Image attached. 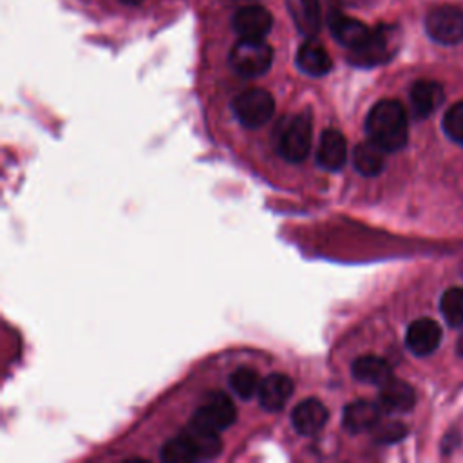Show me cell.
<instances>
[{"label":"cell","mask_w":463,"mask_h":463,"mask_svg":"<svg viewBox=\"0 0 463 463\" xmlns=\"http://www.w3.org/2000/svg\"><path fill=\"white\" fill-rule=\"evenodd\" d=\"M427 34L443 45L463 40V9L454 5H438L425 16Z\"/></svg>","instance_id":"8992f818"},{"label":"cell","mask_w":463,"mask_h":463,"mask_svg":"<svg viewBox=\"0 0 463 463\" xmlns=\"http://www.w3.org/2000/svg\"><path fill=\"white\" fill-rule=\"evenodd\" d=\"M443 101V89L438 81L418 80L411 87V109L416 118L430 116Z\"/></svg>","instance_id":"5bb4252c"},{"label":"cell","mask_w":463,"mask_h":463,"mask_svg":"<svg viewBox=\"0 0 463 463\" xmlns=\"http://www.w3.org/2000/svg\"><path fill=\"white\" fill-rule=\"evenodd\" d=\"M288 13L300 34L313 38L320 31V5L318 0H286Z\"/></svg>","instance_id":"ac0fdd59"},{"label":"cell","mask_w":463,"mask_h":463,"mask_svg":"<svg viewBox=\"0 0 463 463\" xmlns=\"http://www.w3.org/2000/svg\"><path fill=\"white\" fill-rule=\"evenodd\" d=\"M353 376L364 383H373V385H382L387 380H391V367L389 364L376 356V354H364L358 356L353 362Z\"/></svg>","instance_id":"d6986e66"},{"label":"cell","mask_w":463,"mask_h":463,"mask_svg":"<svg viewBox=\"0 0 463 463\" xmlns=\"http://www.w3.org/2000/svg\"><path fill=\"white\" fill-rule=\"evenodd\" d=\"M259 385H260L259 374L251 367H239L230 374V387L242 400H248L255 392H259Z\"/></svg>","instance_id":"603a6c76"},{"label":"cell","mask_w":463,"mask_h":463,"mask_svg":"<svg viewBox=\"0 0 463 463\" xmlns=\"http://www.w3.org/2000/svg\"><path fill=\"white\" fill-rule=\"evenodd\" d=\"M353 165L362 175H376L385 166V150L374 141H364L353 150Z\"/></svg>","instance_id":"44dd1931"},{"label":"cell","mask_w":463,"mask_h":463,"mask_svg":"<svg viewBox=\"0 0 463 463\" xmlns=\"http://www.w3.org/2000/svg\"><path fill=\"white\" fill-rule=\"evenodd\" d=\"M443 130L445 134L456 141L463 145V101L452 105L445 116H443Z\"/></svg>","instance_id":"d4e9b609"},{"label":"cell","mask_w":463,"mask_h":463,"mask_svg":"<svg viewBox=\"0 0 463 463\" xmlns=\"http://www.w3.org/2000/svg\"><path fill=\"white\" fill-rule=\"evenodd\" d=\"M365 132L385 152H396L407 143L405 109L394 99L378 101L365 118Z\"/></svg>","instance_id":"6da1fadb"},{"label":"cell","mask_w":463,"mask_h":463,"mask_svg":"<svg viewBox=\"0 0 463 463\" xmlns=\"http://www.w3.org/2000/svg\"><path fill=\"white\" fill-rule=\"evenodd\" d=\"M347 159V143L340 130L326 128L320 134L317 163L326 170H340Z\"/></svg>","instance_id":"8fae6325"},{"label":"cell","mask_w":463,"mask_h":463,"mask_svg":"<svg viewBox=\"0 0 463 463\" xmlns=\"http://www.w3.org/2000/svg\"><path fill=\"white\" fill-rule=\"evenodd\" d=\"M232 25L241 38H264L273 25L271 13L262 5H246L235 11Z\"/></svg>","instance_id":"ba28073f"},{"label":"cell","mask_w":463,"mask_h":463,"mask_svg":"<svg viewBox=\"0 0 463 463\" xmlns=\"http://www.w3.org/2000/svg\"><path fill=\"white\" fill-rule=\"evenodd\" d=\"M380 405L369 400H354L344 409V427L349 432H364L373 429L380 420Z\"/></svg>","instance_id":"e0dca14e"},{"label":"cell","mask_w":463,"mask_h":463,"mask_svg":"<svg viewBox=\"0 0 463 463\" xmlns=\"http://www.w3.org/2000/svg\"><path fill=\"white\" fill-rule=\"evenodd\" d=\"M400 29L380 24L371 29L369 36L354 49H349V61L356 67H376L387 63L398 51Z\"/></svg>","instance_id":"7a4b0ae2"},{"label":"cell","mask_w":463,"mask_h":463,"mask_svg":"<svg viewBox=\"0 0 463 463\" xmlns=\"http://www.w3.org/2000/svg\"><path fill=\"white\" fill-rule=\"evenodd\" d=\"M458 351H459V354L463 356V335L459 336V342H458Z\"/></svg>","instance_id":"83f0119b"},{"label":"cell","mask_w":463,"mask_h":463,"mask_svg":"<svg viewBox=\"0 0 463 463\" xmlns=\"http://www.w3.org/2000/svg\"><path fill=\"white\" fill-rule=\"evenodd\" d=\"M183 434L190 439V443L194 445L199 459L201 458H213L219 454L221 450V438H219V430H213L206 425H201L197 421H190V425L183 430Z\"/></svg>","instance_id":"ffe728a7"},{"label":"cell","mask_w":463,"mask_h":463,"mask_svg":"<svg viewBox=\"0 0 463 463\" xmlns=\"http://www.w3.org/2000/svg\"><path fill=\"white\" fill-rule=\"evenodd\" d=\"M414 389L402 380H387L382 383L378 394V405L383 412H407L414 407Z\"/></svg>","instance_id":"4fadbf2b"},{"label":"cell","mask_w":463,"mask_h":463,"mask_svg":"<svg viewBox=\"0 0 463 463\" xmlns=\"http://www.w3.org/2000/svg\"><path fill=\"white\" fill-rule=\"evenodd\" d=\"M405 434V429L400 425V423H389V425H385L380 432H378V439L380 441H396V439H400L402 436Z\"/></svg>","instance_id":"484cf974"},{"label":"cell","mask_w":463,"mask_h":463,"mask_svg":"<svg viewBox=\"0 0 463 463\" xmlns=\"http://www.w3.org/2000/svg\"><path fill=\"white\" fill-rule=\"evenodd\" d=\"M235 416L237 411L232 398L222 391H212L204 396L201 407L192 420L221 432L235 421Z\"/></svg>","instance_id":"52a82bcc"},{"label":"cell","mask_w":463,"mask_h":463,"mask_svg":"<svg viewBox=\"0 0 463 463\" xmlns=\"http://www.w3.org/2000/svg\"><path fill=\"white\" fill-rule=\"evenodd\" d=\"M232 109L241 125L257 128L271 119L275 112V99L264 89H248L235 96Z\"/></svg>","instance_id":"5b68a950"},{"label":"cell","mask_w":463,"mask_h":463,"mask_svg":"<svg viewBox=\"0 0 463 463\" xmlns=\"http://www.w3.org/2000/svg\"><path fill=\"white\" fill-rule=\"evenodd\" d=\"M327 22H329V29H331L333 36L336 38V42H340L347 49L358 47L371 33V29L365 24H362L356 18L345 16L342 13H331Z\"/></svg>","instance_id":"9a60e30c"},{"label":"cell","mask_w":463,"mask_h":463,"mask_svg":"<svg viewBox=\"0 0 463 463\" xmlns=\"http://www.w3.org/2000/svg\"><path fill=\"white\" fill-rule=\"evenodd\" d=\"M439 309L450 326L463 324V289L449 288L439 300Z\"/></svg>","instance_id":"cb8c5ba5"},{"label":"cell","mask_w":463,"mask_h":463,"mask_svg":"<svg viewBox=\"0 0 463 463\" xmlns=\"http://www.w3.org/2000/svg\"><path fill=\"white\" fill-rule=\"evenodd\" d=\"M297 65L309 76H324L331 71L333 61L322 43L307 38L297 51Z\"/></svg>","instance_id":"2e32d148"},{"label":"cell","mask_w":463,"mask_h":463,"mask_svg":"<svg viewBox=\"0 0 463 463\" xmlns=\"http://www.w3.org/2000/svg\"><path fill=\"white\" fill-rule=\"evenodd\" d=\"M273 61V49L264 38H241L230 51V65L244 78L264 74Z\"/></svg>","instance_id":"3957f363"},{"label":"cell","mask_w":463,"mask_h":463,"mask_svg":"<svg viewBox=\"0 0 463 463\" xmlns=\"http://www.w3.org/2000/svg\"><path fill=\"white\" fill-rule=\"evenodd\" d=\"M439 340H441V329L438 322L430 318L414 320L405 333V344L409 351L418 356H425L436 351V347L439 345Z\"/></svg>","instance_id":"30bf717a"},{"label":"cell","mask_w":463,"mask_h":463,"mask_svg":"<svg viewBox=\"0 0 463 463\" xmlns=\"http://www.w3.org/2000/svg\"><path fill=\"white\" fill-rule=\"evenodd\" d=\"M313 127L309 114H297L286 121L277 137L279 154L289 163H300L311 148Z\"/></svg>","instance_id":"277c9868"},{"label":"cell","mask_w":463,"mask_h":463,"mask_svg":"<svg viewBox=\"0 0 463 463\" xmlns=\"http://www.w3.org/2000/svg\"><path fill=\"white\" fill-rule=\"evenodd\" d=\"M161 459L166 463H190L199 459V456L190 439L181 432L177 438H172L163 445Z\"/></svg>","instance_id":"7402d4cb"},{"label":"cell","mask_w":463,"mask_h":463,"mask_svg":"<svg viewBox=\"0 0 463 463\" xmlns=\"http://www.w3.org/2000/svg\"><path fill=\"white\" fill-rule=\"evenodd\" d=\"M327 421V409L317 398L302 400L291 411L293 429L302 436H313L324 429Z\"/></svg>","instance_id":"9c48e42d"},{"label":"cell","mask_w":463,"mask_h":463,"mask_svg":"<svg viewBox=\"0 0 463 463\" xmlns=\"http://www.w3.org/2000/svg\"><path fill=\"white\" fill-rule=\"evenodd\" d=\"M121 4H125V5H137V4H141L143 0H119Z\"/></svg>","instance_id":"4316f807"},{"label":"cell","mask_w":463,"mask_h":463,"mask_svg":"<svg viewBox=\"0 0 463 463\" xmlns=\"http://www.w3.org/2000/svg\"><path fill=\"white\" fill-rule=\"evenodd\" d=\"M257 394L266 411H280L293 394V382L282 373H271L260 382Z\"/></svg>","instance_id":"7c38bea8"}]
</instances>
